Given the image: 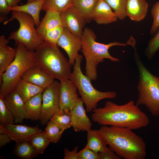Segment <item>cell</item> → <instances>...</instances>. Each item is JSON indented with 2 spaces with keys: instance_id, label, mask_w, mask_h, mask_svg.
<instances>
[{
  "instance_id": "obj_1",
  "label": "cell",
  "mask_w": 159,
  "mask_h": 159,
  "mask_svg": "<svg viewBox=\"0 0 159 159\" xmlns=\"http://www.w3.org/2000/svg\"><path fill=\"white\" fill-rule=\"evenodd\" d=\"M92 112V121L102 126L136 130L147 127L149 123L148 116L133 100L121 105L107 101L103 107L96 108Z\"/></svg>"
},
{
  "instance_id": "obj_2",
  "label": "cell",
  "mask_w": 159,
  "mask_h": 159,
  "mask_svg": "<svg viewBox=\"0 0 159 159\" xmlns=\"http://www.w3.org/2000/svg\"><path fill=\"white\" fill-rule=\"evenodd\" d=\"M98 132L109 147L124 159H145L146 144L143 139L127 128L102 126Z\"/></svg>"
},
{
  "instance_id": "obj_3",
  "label": "cell",
  "mask_w": 159,
  "mask_h": 159,
  "mask_svg": "<svg viewBox=\"0 0 159 159\" xmlns=\"http://www.w3.org/2000/svg\"><path fill=\"white\" fill-rule=\"evenodd\" d=\"M81 51L86 61L85 75L91 80H95L97 78V67L98 64L105 59L118 62L119 60L112 56L109 49L114 46H126L127 44L117 42L104 44L96 41V36L93 30L85 27L81 37Z\"/></svg>"
},
{
  "instance_id": "obj_4",
  "label": "cell",
  "mask_w": 159,
  "mask_h": 159,
  "mask_svg": "<svg viewBox=\"0 0 159 159\" xmlns=\"http://www.w3.org/2000/svg\"><path fill=\"white\" fill-rule=\"evenodd\" d=\"M37 64L59 82L70 79L72 66L57 44L43 42L34 51Z\"/></svg>"
},
{
  "instance_id": "obj_5",
  "label": "cell",
  "mask_w": 159,
  "mask_h": 159,
  "mask_svg": "<svg viewBox=\"0 0 159 159\" xmlns=\"http://www.w3.org/2000/svg\"><path fill=\"white\" fill-rule=\"evenodd\" d=\"M135 50L134 60L139 76L136 104L145 105L153 115L157 116L159 115V80L147 69Z\"/></svg>"
},
{
  "instance_id": "obj_6",
  "label": "cell",
  "mask_w": 159,
  "mask_h": 159,
  "mask_svg": "<svg viewBox=\"0 0 159 159\" xmlns=\"http://www.w3.org/2000/svg\"><path fill=\"white\" fill-rule=\"evenodd\" d=\"M16 44V56L0 77V97L3 98L14 90L17 83L27 70L37 64L34 51L28 49L21 43Z\"/></svg>"
},
{
  "instance_id": "obj_7",
  "label": "cell",
  "mask_w": 159,
  "mask_h": 159,
  "mask_svg": "<svg viewBox=\"0 0 159 159\" xmlns=\"http://www.w3.org/2000/svg\"><path fill=\"white\" fill-rule=\"evenodd\" d=\"M83 58L82 55L79 54L77 56L70 80L75 85L87 111L90 112L97 107L100 101L105 99H114L116 97L117 93L113 91H100L94 87L91 80L82 71L81 64Z\"/></svg>"
},
{
  "instance_id": "obj_8",
  "label": "cell",
  "mask_w": 159,
  "mask_h": 159,
  "mask_svg": "<svg viewBox=\"0 0 159 159\" xmlns=\"http://www.w3.org/2000/svg\"><path fill=\"white\" fill-rule=\"evenodd\" d=\"M10 18L3 23L6 25L14 19L19 22V26L17 30L11 32L8 38L14 40L16 44H23L28 49L34 51L43 42L37 30L35 22L29 14L21 12L12 11Z\"/></svg>"
},
{
  "instance_id": "obj_9",
  "label": "cell",
  "mask_w": 159,
  "mask_h": 159,
  "mask_svg": "<svg viewBox=\"0 0 159 159\" xmlns=\"http://www.w3.org/2000/svg\"><path fill=\"white\" fill-rule=\"evenodd\" d=\"M60 83L54 80L44 89L42 93V105L40 123L47 124L54 114L60 108Z\"/></svg>"
},
{
  "instance_id": "obj_10",
  "label": "cell",
  "mask_w": 159,
  "mask_h": 159,
  "mask_svg": "<svg viewBox=\"0 0 159 159\" xmlns=\"http://www.w3.org/2000/svg\"><path fill=\"white\" fill-rule=\"evenodd\" d=\"M62 23L71 33L81 37L86 23L73 5L60 13Z\"/></svg>"
},
{
  "instance_id": "obj_11",
  "label": "cell",
  "mask_w": 159,
  "mask_h": 159,
  "mask_svg": "<svg viewBox=\"0 0 159 159\" xmlns=\"http://www.w3.org/2000/svg\"><path fill=\"white\" fill-rule=\"evenodd\" d=\"M57 45L66 52L68 56L69 61L72 66H73L79 54L78 52L81 49V37L73 34L64 27Z\"/></svg>"
},
{
  "instance_id": "obj_12",
  "label": "cell",
  "mask_w": 159,
  "mask_h": 159,
  "mask_svg": "<svg viewBox=\"0 0 159 159\" xmlns=\"http://www.w3.org/2000/svg\"><path fill=\"white\" fill-rule=\"evenodd\" d=\"M21 78L44 89L55 79L52 75L37 64L27 70Z\"/></svg>"
},
{
  "instance_id": "obj_13",
  "label": "cell",
  "mask_w": 159,
  "mask_h": 159,
  "mask_svg": "<svg viewBox=\"0 0 159 159\" xmlns=\"http://www.w3.org/2000/svg\"><path fill=\"white\" fill-rule=\"evenodd\" d=\"M60 82V108L68 109L71 111L79 98L77 88L70 79Z\"/></svg>"
},
{
  "instance_id": "obj_14",
  "label": "cell",
  "mask_w": 159,
  "mask_h": 159,
  "mask_svg": "<svg viewBox=\"0 0 159 159\" xmlns=\"http://www.w3.org/2000/svg\"><path fill=\"white\" fill-rule=\"evenodd\" d=\"M82 99L79 97L71 110L72 127L76 132L88 131L91 129L92 124L88 117Z\"/></svg>"
},
{
  "instance_id": "obj_15",
  "label": "cell",
  "mask_w": 159,
  "mask_h": 159,
  "mask_svg": "<svg viewBox=\"0 0 159 159\" xmlns=\"http://www.w3.org/2000/svg\"><path fill=\"white\" fill-rule=\"evenodd\" d=\"M5 133L16 143L29 141L32 138L43 131L37 127L21 125H10L4 126Z\"/></svg>"
},
{
  "instance_id": "obj_16",
  "label": "cell",
  "mask_w": 159,
  "mask_h": 159,
  "mask_svg": "<svg viewBox=\"0 0 159 159\" xmlns=\"http://www.w3.org/2000/svg\"><path fill=\"white\" fill-rule=\"evenodd\" d=\"M5 102L11 112L14 123H21L25 119V102L20 96L14 90L4 98Z\"/></svg>"
},
{
  "instance_id": "obj_17",
  "label": "cell",
  "mask_w": 159,
  "mask_h": 159,
  "mask_svg": "<svg viewBox=\"0 0 159 159\" xmlns=\"http://www.w3.org/2000/svg\"><path fill=\"white\" fill-rule=\"evenodd\" d=\"M92 20L98 24L116 21L118 18L110 6L104 0H99L92 16Z\"/></svg>"
},
{
  "instance_id": "obj_18",
  "label": "cell",
  "mask_w": 159,
  "mask_h": 159,
  "mask_svg": "<svg viewBox=\"0 0 159 159\" xmlns=\"http://www.w3.org/2000/svg\"><path fill=\"white\" fill-rule=\"evenodd\" d=\"M9 40L5 36H0V77L14 60L17 53L16 48L9 46Z\"/></svg>"
},
{
  "instance_id": "obj_19",
  "label": "cell",
  "mask_w": 159,
  "mask_h": 159,
  "mask_svg": "<svg viewBox=\"0 0 159 159\" xmlns=\"http://www.w3.org/2000/svg\"><path fill=\"white\" fill-rule=\"evenodd\" d=\"M148 7V4L145 0H127L126 16L132 21H142L147 15Z\"/></svg>"
},
{
  "instance_id": "obj_20",
  "label": "cell",
  "mask_w": 159,
  "mask_h": 159,
  "mask_svg": "<svg viewBox=\"0 0 159 159\" xmlns=\"http://www.w3.org/2000/svg\"><path fill=\"white\" fill-rule=\"evenodd\" d=\"M45 12L44 16L37 28L42 40L47 32L62 25L60 13L52 10H48Z\"/></svg>"
},
{
  "instance_id": "obj_21",
  "label": "cell",
  "mask_w": 159,
  "mask_h": 159,
  "mask_svg": "<svg viewBox=\"0 0 159 159\" xmlns=\"http://www.w3.org/2000/svg\"><path fill=\"white\" fill-rule=\"evenodd\" d=\"M42 93L32 97L25 102V119L40 120L42 110Z\"/></svg>"
},
{
  "instance_id": "obj_22",
  "label": "cell",
  "mask_w": 159,
  "mask_h": 159,
  "mask_svg": "<svg viewBox=\"0 0 159 159\" xmlns=\"http://www.w3.org/2000/svg\"><path fill=\"white\" fill-rule=\"evenodd\" d=\"M24 102L36 95L42 93L44 89L21 78L15 85L14 90Z\"/></svg>"
},
{
  "instance_id": "obj_23",
  "label": "cell",
  "mask_w": 159,
  "mask_h": 159,
  "mask_svg": "<svg viewBox=\"0 0 159 159\" xmlns=\"http://www.w3.org/2000/svg\"><path fill=\"white\" fill-rule=\"evenodd\" d=\"M44 0H37L26 4L14 6H9L10 11H16L25 13L31 15L34 19L37 28L40 24V12Z\"/></svg>"
},
{
  "instance_id": "obj_24",
  "label": "cell",
  "mask_w": 159,
  "mask_h": 159,
  "mask_svg": "<svg viewBox=\"0 0 159 159\" xmlns=\"http://www.w3.org/2000/svg\"><path fill=\"white\" fill-rule=\"evenodd\" d=\"M99 0H73V5L86 23L92 20V16Z\"/></svg>"
},
{
  "instance_id": "obj_25",
  "label": "cell",
  "mask_w": 159,
  "mask_h": 159,
  "mask_svg": "<svg viewBox=\"0 0 159 159\" xmlns=\"http://www.w3.org/2000/svg\"><path fill=\"white\" fill-rule=\"evenodd\" d=\"M87 143L85 148H89L96 152H104L108 149L107 144L99 134L97 130L87 131Z\"/></svg>"
},
{
  "instance_id": "obj_26",
  "label": "cell",
  "mask_w": 159,
  "mask_h": 159,
  "mask_svg": "<svg viewBox=\"0 0 159 159\" xmlns=\"http://www.w3.org/2000/svg\"><path fill=\"white\" fill-rule=\"evenodd\" d=\"M13 153L19 158L32 159L39 154L29 141L16 143Z\"/></svg>"
},
{
  "instance_id": "obj_27",
  "label": "cell",
  "mask_w": 159,
  "mask_h": 159,
  "mask_svg": "<svg viewBox=\"0 0 159 159\" xmlns=\"http://www.w3.org/2000/svg\"><path fill=\"white\" fill-rule=\"evenodd\" d=\"M50 120L65 130L68 129L72 127L71 111L68 109L60 108Z\"/></svg>"
},
{
  "instance_id": "obj_28",
  "label": "cell",
  "mask_w": 159,
  "mask_h": 159,
  "mask_svg": "<svg viewBox=\"0 0 159 159\" xmlns=\"http://www.w3.org/2000/svg\"><path fill=\"white\" fill-rule=\"evenodd\" d=\"M73 0H44L42 11L52 10L59 13L73 5Z\"/></svg>"
},
{
  "instance_id": "obj_29",
  "label": "cell",
  "mask_w": 159,
  "mask_h": 159,
  "mask_svg": "<svg viewBox=\"0 0 159 159\" xmlns=\"http://www.w3.org/2000/svg\"><path fill=\"white\" fill-rule=\"evenodd\" d=\"M64 129L50 120L44 131L50 142L57 143L61 139Z\"/></svg>"
},
{
  "instance_id": "obj_30",
  "label": "cell",
  "mask_w": 159,
  "mask_h": 159,
  "mask_svg": "<svg viewBox=\"0 0 159 159\" xmlns=\"http://www.w3.org/2000/svg\"><path fill=\"white\" fill-rule=\"evenodd\" d=\"M111 7L118 19L124 20L127 16L126 7L127 0H104Z\"/></svg>"
},
{
  "instance_id": "obj_31",
  "label": "cell",
  "mask_w": 159,
  "mask_h": 159,
  "mask_svg": "<svg viewBox=\"0 0 159 159\" xmlns=\"http://www.w3.org/2000/svg\"><path fill=\"white\" fill-rule=\"evenodd\" d=\"M29 142L39 154L43 153L50 142L44 131L34 136Z\"/></svg>"
},
{
  "instance_id": "obj_32",
  "label": "cell",
  "mask_w": 159,
  "mask_h": 159,
  "mask_svg": "<svg viewBox=\"0 0 159 159\" xmlns=\"http://www.w3.org/2000/svg\"><path fill=\"white\" fill-rule=\"evenodd\" d=\"M12 114L6 105L4 98L0 97V123L4 126L14 124Z\"/></svg>"
},
{
  "instance_id": "obj_33",
  "label": "cell",
  "mask_w": 159,
  "mask_h": 159,
  "mask_svg": "<svg viewBox=\"0 0 159 159\" xmlns=\"http://www.w3.org/2000/svg\"><path fill=\"white\" fill-rule=\"evenodd\" d=\"M159 49V29L149 41L145 50V55L148 59L150 60Z\"/></svg>"
},
{
  "instance_id": "obj_34",
  "label": "cell",
  "mask_w": 159,
  "mask_h": 159,
  "mask_svg": "<svg viewBox=\"0 0 159 159\" xmlns=\"http://www.w3.org/2000/svg\"><path fill=\"white\" fill-rule=\"evenodd\" d=\"M64 28L62 25L59 26L47 32L44 36V42L57 44L58 40L60 37Z\"/></svg>"
},
{
  "instance_id": "obj_35",
  "label": "cell",
  "mask_w": 159,
  "mask_h": 159,
  "mask_svg": "<svg viewBox=\"0 0 159 159\" xmlns=\"http://www.w3.org/2000/svg\"><path fill=\"white\" fill-rule=\"evenodd\" d=\"M151 14L153 21L150 33L151 35H153L159 29V1L153 5Z\"/></svg>"
},
{
  "instance_id": "obj_36",
  "label": "cell",
  "mask_w": 159,
  "mask_h": 159,
  "mask_svg": "<svg viewBox=\"0 0 159 159\" xmlns=\"http://www.w3.org/2000/svg\"><path fill=\"white\" fill-rule=\"evenodd\" d=\"M78 159H100L98 153L89 148H83L78 152Z\"/></svg>"
},
{
  "instance_id": "obj_37",
  "label": "cell",
  "mask_w": 159,
  "mask_h": 159,
  "mask_svg": "<svg viewBox=\"0 0 159 159\" xmlns=\"http://www.w3.org/2000/svg\"><path fill=\"white\" fill-rule=\"evenodd\" d=\"M98 153L100 159H122L109 147L106 151L104 152H98Z\"/></svg>"
},
{
  "instance_id": "obj_38",
  "label": "cell",
  "mask_w": 159,
  "mask_h": 159,
  "mask_svg": "<svg viewBox=\"0 0 159 159\" xmlns=\"http://www.w3.org/2000/svg\"><path fill=\"white\" fill-rule=\"evenodd\" d=\"M78 146H76L72 151L69 150L67 148L64 149V159H78Z\"/></svg>"
},
{
  "instance_id": "obj_39",
  "label": "cell",
  "mask_w": 159,
  "mask_h": 159,
  "mask_svg": "<svg viewBox=\"0 0 159 159\" xmlns=\"http://www.w3.org/2000/svg\"><path fill=\"white\" fill-rule=\"evenodd\" d=\"M9 5L6 0H0V13L1 16L7 15L10 11L9 9ZM2 17H0L2 18Z\"/></svg>"
},
{
  "instance_id": "obj_40",
  "label": "cell",
  "mask_w": 159,
  "mask_h": 159,
  "mask_svg": "<svg viewBox=\"0 0 159 159\" xmlns=\"http://www.w3.org/2000/svg\"><path fill=\"white\" fill-rule=\"evenodd\" d=\"M12 140L6 133H0V148L4 146Z\"/></svg>"
},
{
  "instance_id": "obj_41",
  "label": "cell",
  "mask_w": 159,
  "mask_h": 159,
  "mask_svg": "<svg viewBox=\"0 0 159 159\" xmlns=\"http://www.w3.org/2000/svg\"><path fill=\"white\" fill-rule=\"evenodd\" d=\"M9 6H18L21 0H6Z\"/></svg>"
},
{
  "instance_id": "obj_42",
  "label": "cell",
  "mask_w": 159,
  "mask_h": 159,
  "mask_svg": "<svg viewBox=\"0 0 159 159\" xmlns=\"http://www.w3.org/2000/svg\"><path fill=\"white\" fill-rule=\"evenodd\" d=\"M37 0H27V3H29L34 1H35Z\"/></svg>"
},
{
  "instance_id": "obj_43",
  "label": "cell",
  "mask_w": 159,
  "mask_h": 159,
  "mask_svg": "<svg viewBox=\"0 0 159 159\" xmlns=\"http://www.w3.org/2000/svg\"><path fill=\"white\" fill-rule=\"evenodd\" d=\"M158 79L159 80V77H158Z\"/></svg>"
}]
</instances>
